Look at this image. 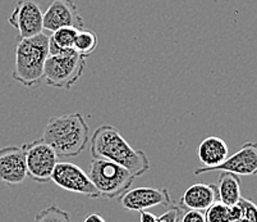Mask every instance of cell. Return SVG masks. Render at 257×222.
<instances>
[{"label":"cell","instance_id":"17","mask_svg":"<svg viewBox=\"0 0 257 222\" xmlns=\"http://www.w3.org/2000/svg\"><path fill=\"white\" fill-rule=\"evenodd\" d=\"M97 45H99V37L91 30H78L76 36V40H74L73 49L76 50V53H78L79 55L87 58L88 55H91L93 51L96 50Z\"/></svg>","mask_w":257,"mask_h":222},{"label":"cell","instance_id":"23","mask_svg":"<svg viewBox=\"0 0 257 222\" xmlns=\"http://www.w3.org/2000/svg\"><path fill=\"white\" fill-rule=\"evenodd\" d=\"M141 213V217H140V222H156L158 221V216L150 213V212H140Z\"/></svg>","mask_w":257,"mask_h":222},{"label":"cell","instance_id":"1","mask_svg":"<svg viewBox=\"0 0 257 222\" xmlns=\"http://www.w3.org/2000/svg\"><path fill=\"white\" fill-rule=\"evenodd\" d=\"M91 156L93 160H105L125 168L135 177L142 176L150 168L144 151L133 149L114 126L102 125L93 131Z\"/></svg>","mask_w":257,"mask_h":222},{"label":"cell","instance_id":"4","mask_svg":"<svg viewBox=\"0 0 257 222\" xmlns=\"http://www.w3.org/2000/svg\"><path fill=\"white\" fill-rule=\"evenodd\" d=\"M85 69L86 58L71 49L60 54L49 55L44 68V80L51 88L69 90L82 77Z\"/></svg>","mask_w":257,"mask_h":222},{"label":"cell","instance_id":"16","mask_svg":"<svg viewBox=\"0 0 257 222\" xmlns=\"http://www.w3.org/2000/svg\"><path fill=\"white\" fill-rule=\"evenodd\" d=\"M77 32L78 30L74 27H62L51 32V36H49V55L60 54L73 49Z\"/></svg>","mask_w":257,"mask_h":222},{"label":"cell","instance_id":"25","mask_svg":"<svg viewBox=\"0 0 257 222\" xmlns=\"http://www.w3.org/2000/svg\"><path fill=\"white\" fill-rule=\"evenodd\" d=\"M233 222H248V221H247V219L242 216L239 219H237V221H233Z\"/></svg>","mask_w":257,"mask_h":222},{"label":"cell","instance_id":"18","mask_svg":"<svg viewBox=\"0 0 257 222\" xmlns=\"http://www.w3.org/2000/svg\"><path fill=\"white\" fill-rule=\"evenodd\" d=\"M34 222H71V216L67 211L53 204L37 212Z\"/></svg>","mask_w":257,"mask_h":222},{"label":"cell","instance_id":"21","mask_svg":"<svg viewBox=\"0 0 257 222\" xmlns=\"http://www.w3.org/2000/svg\"><path fill=\"white\" fill-rule=\"evenodd\" d=\"M182 214H183L182 208L179 205H173L169 211L158 216V218L161 219L163 222H181Z\"/></svg>","mask_w":257,"mask_h":222},{"label":"cell","instance_id":"14","mask_svg":"<svg viewBox=\"0 0 257 222\" xmlns=\"http://www.w3.org/2000/svg\"><path fill=\"white\" fill-rule=\"evenodd\" d=\"M228 145L218 136H209L198 146V158L204 167H215L228 158Z\"/></svg>","mask_w":257,"mask_h":222},{"label":"cell","instance_id":"9","mask_svg":"<svg viewBox=\"0 0 257 222\" xmlns=\"http://www.w3.org/2000/svg\"><path fill=\"white\" fill-rule=\"evenodd\" d=\"M212 171L232 172L237 176H254L257 175V142H244L234 154L228 157L223 163L215 167H198L196 176Z\"/></svg>","mask_w":257,"mask_h":222},{"label":"cell","instance_id":"22","mask_svg":"<svg viewBox=\"0 0 257 222\" xmlns=\"http://www.w3.org/2000/svg\"><path fill=\"white\" fill-rule=\"evenodd\" d=\"M181 222H206L205 221V213L201 211H193V209H187L182 214Z\"/></svg>","mask_w":257,"mask_h":222},{"label":"cell","instance_id":"24","mask_svg":"<svg viewBox=\"0 0 257 222\" xmlns=\"http://www.w3.org/2000/svg\"><path fill=\"white\" fill-rule=\"evenodd\" d=\"M83 222H106L102 216H100L99 213H91L83 219Z\"/></svg>","mask_w":257,"mask_h":222},{"label":"cell","instance_id":"5","mask_svg":"<svg viewBox=\"0 0 257 222\" xmlns=\"http://www.w3.org/2000/svg\"><path fill=\"white\" fill-rule=\"evenodd\" d=\"M88 177L100 193V197H120L132 186L133 176L130 171L116 163L105 160H92L88 166Z\"/></svg>","mask_w":257,"mask_h":222},{"label":"cell","instance_id":"6","mask_svg":"<svg viewBox=\"0 0 257 222\" xmlns=\"http://www.w3.org/2000/svg\"><path fill=\"white\" fill-rule=\"evenodd\" d=\"M25 151L27 176L37 184L51 181L58 165V154L41 137L22 146Z\"/></svg>","mask_w":257,"mask_h":222},{"label":"cell","instance_id":"20","mask_svg":"<svg viewBox=\"0 0 257 222\" xmlns=\"http://www.w3.org/2000/svg\"><path fill=\"white\" fill-rule=\"evenodd\" d=\"M238 204L242 208V216L248 222H257V204L252 200L240 198Z\"/></svg>","mask_w":257,"mask_h":222},{"label":"cell","instance_id":"8","mask_svg":"<svg viewBox=\"0 0 257 222\" xmlns=\"http://www.w3.org/2000/svg\"><path fill=\"white\" fill-rule=\"evenodd\" d=\"M8 22L18 31V40L29 39L43 32V11L36 0H18Z\"/></svg>","mask_w":257,"mask_h":222},{"label":"cell","instance_id":"15","mask_svg":"<svg viewBox=\"0 0 257 222\" xmlns=\"http://www.w3.org/2000/svg\"><path fill=\"white\" fill-rule=\"evenodd\" d=\"M216 190H218V200L223 204L234 205L240 199V180L237 175L232 172L221 171L218 177Z\"/></svg>","mask_w":257,"mask_h":222},{"label":"cell","instance_id":"12","mask_svg":"<svg viewBox=\"0 0 257 222\" xmlns=\"http://www.w3.org/2000/svg\"><path fill=\"white\" fill-rule=\"evenodd\" d=\"M26 177L27 167L22 146L0 148V181L7 185H20Z\"/></svg>","mask_w":257,"mask_h":222},{"label":"cell","instance_id":"2","mask_svg":"<svg viewBox=\"0 0 257 222\" xmlns=\"http://www.w3.org/2000/svg\"><path fill=\"white\" fill-rule=\"evenodd\" d=\"M41 139L58 157H77L90 141V127L81 113L62 114L48 121Z\"/></svg>","mask_w":257,"mask_h":222},{"label":"cell","instance_id":"26","mask_svg":"<svg viewBox=\"0 0 257 222\" xmlns=\"http://www.w3.org/2000/svg\"><path fill=\"white\" fill-rule=\"evenodd\" d=\"M156 222H163V221H161V219H159V218H158V221H156Z\"/></svg>","mask_w":257,"mask_h":222},{"label":"cell","instance_id":"3","mask_svg":"<svg viewBox=\"0 0 257 222\" xmlns=\"http://www.w3.org/2000/svg\"><path fill=\"white\" fill-rule=\"evenodd\" d=\"M48 57L49 35L45 32L17 40L15 71L12 77L26 88H35L44 80V68Z\"/></svg>","mask_w":257,"mask_h":222},{"label":"cell","instance_id":"10","mask_svg":"<svg viewBox=\"0 0 257 222\" xmlns=\"http://www.w3.org/2000/svg\"><path fill=\"white\" fill-rule=\"evenodd\" d=\"M44 30L54 32L62 27L82 30L85 23L73 0H49L48 8L43 13Z\"/></svg>","mask_w":257,"mask_h":222},{"label":"cell","instance_id":"13","mask_svg":"<svg viewBox=\"0 0 257 222\" xmlns=\"http://www.w3.org/2000/svg\"><path fill=\"white\" fill-rule=\"evenodd\" d=\"M186 209L205 212L210 205L218 202V190L215 184H195L189 186L179 199Z\"/></svg>","mask_w":257,"mask_h":222},{"label":"cell","instance_id":"11","mask_svg":"<svg viewBox=\"0 0 257 222\" xmlns=\"http://www.w3.org/2000/svg\"><path fill=\"white\" fill-rule=\"evenodd\" d=\"M121 207L131 212H142L158 205H169L172 198L168 189L135 188L130 189L119 197Z\"/></svg>","mask_w":257,"mask_h":222},{"label":"cell","instance_id":"19","mask_svg":"<svg viewBox=\"0 0 257 222\" xmlns=\"http://www.w3.org/2000/svg\"><path fill=\"white\" fill-rule=\"evenodd\" d=\"M204 213L206 222H232L229 217V207L219 200L210 205Z\"/></svg>","mask_w":257,"mask_h":222},{"label":"cell","instance_id":"7","mask_svg":"<svg viewBox=\"0 0 257 222\" xmlns=\"http://www.w3.org/2000/svg\"><path fill=\"white\" fill-rule=\"evenodd\" d=\"M51 181L67 191L82 194L85 197L93 199L100 197V193L95 188L88 175L74 163L58 162L51 176Z\"/></svg>","mask_w":257,"mask_h":222}]
</instances>
